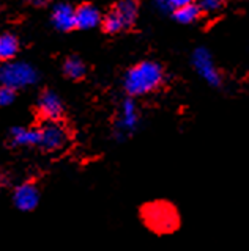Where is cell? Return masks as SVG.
Listing matches in <instances>:
<instances>
[{
	"label": "cell",
	"instance_id": "14",
	"mask_svg": "<svg viewBox=\"0 0 249 251\" xmlns=\"http://www.w3.org/2000/svg\"><path fill=\"white\" fill-rule=\"evenodd\" d=\"M200 10L196 3H191V5H186V6H180L174 10V18L177 22L180 24H185V25H188V24H192L196 22L199 18H200Z\"/></svg>",
	"mask_w": 249,
	"mask_h": 251
},
{
	"label": "cell",
	"instance_id": "17",
	"mask_svg": "<svg viewBox=\"0 0 249 251\" xmlns=\"http://www.w3.org/2000/svg\"><path fill=\"white\" fill-rule=\"evenodd\" d=\"M14 99H16V91L5 85H0V107H6L13 104Z\"/></svg>",
	"mask_w": 249,
	"mask_h": 251
},
{
	"label": "cell",
	"instance_id": "5",
	"mask_svg": "<svg viewBox=\"0 0 249 251\" xmlns=\"http://www.w3.org/2000/svg\"><path fill=\"white\" fill-rule=\"evenodd\" d=\"M192 66L196 73L200 75L202 80H205L213 88H219L222 85V75L219 69L216 68L212 53H210L205 47H199L192 53Z\"/></svg>",
	"mask_w": 249,
	"mask_h": 251
},
{
	"label": "cell",
	"instance_id": "7",
	"mask_svg": "<svg viewBox=\"0 0 249 251\" xmlns=\"http://www.w3.org/2000/svg\"><path fill=\"white\" fill-rule=\"evenodd\" d=\"M13 206L19 212H32L40 204V190L32 182H24L14 187L13 190Z\"/></svg>",
	"mask_w": 249,
	"mask_h": 251
},
{
	"label": "cell",
	"instance_id": "3",
	"mask_svg": "<svg viewBox=\"0 0 249 251\" xmlns=\"http://www.w3.org/2000/svg\"><path fill=\"white\" fill-rule=\"evenodd\" d=\"M38 80L36 69L24 61H6L0 66V85L11 90H21L35 85Z\"/></svg>",
	"mask_w": 249,
	"mask_h": 251
},
{
	"label": "cell",
	"instance_id": "6",
	"mask_svg": "<svg viewBox=\"0 0 249 251\" xmlns=\"http://www.w3.org/2000/svg\"><path fill=\"white\" fill-rule=\"evenodd\" d=\"M66 132L57 121H48L40 127V146L43 151H59L66 143Z\"/></svg>",
	"mask_w": 249,
	"mask_h": 251
},
{
	"label": "cell",
	"instance_id": "13",
	"mask_svg": "<svg viewBox=\"0 0 249 251\" xmlns=\"http://www.w3.org/2000/svg\"><path fill=\"white\" fill-rule=\"evenodd\" d=\"M18 39L13 35H0V61H11L18 53Z\"/></svg>",
	"mask_w": 249,
	"mask_h": 251
},
{
	"label": "cell",
	"instance_id": "19",
	"mask_svg": "<svg viewBox=\"0 0 249 251\" xmlns=\"http://www.w3.org/2000/svg\"><path fill=\"white\" fill-rule=\"evenodd\" d=\"M156 3L161 8H166V10H169V0H156Z\"/></svg>",
	"mask_w": 249,
	"mask_h": 251
},
{
	"label": "cell",
	"instance_id": "8",
	"mask_svg": "<svg viewBox=\"0 0 249 251\" xmlns=\"http://www.w3.org/2000/svg\"><path fill=\"white\" fill-rule=\"evenodd\" d=\"M38 110H40L44 120L57 121L63 115V104H62V99L59 98L57 93L48 90L41 93L40 99H38Z\"/></svg>",
	"mask_w": 249,
	"mask_h": 251
},
{
	"label": "cell",
	"instance_id": "15",
	"mask_svg": "<svg viewBox=\"0 0 249 251\" xmlns=\"http://www.w3.org/2000/svg\"><path fill=\"white\" fill-rule=\"evenodd\" d=\"M85 71H87V68H85L84 61L76 58V57H71L68 58L65 61L63 65V73L66 77L73 78V80H79V78H82L85 75Z\"/></svg>",
	"mask_w": 249,
	"mask_h": 251
},
{
	"label": "cell",
	"instance_id": "18",
	"mask_svg": "<svg viewBox=\"0 0 249 251\" xmlns=\"http://www.w3.org/2000/svg\"><path fill=\"white\" fill-rule=\"evenodd\" d=\"M191 3H196V0H169V10H177V8Z\"/></svg>",
	"mask_w": 249,
	"mask_h": 251
},
{
	"label": "cell",
	"instance_id": "1",
	"mask_svg": "<svg viewBox=\"0 0 249 251\" xmlns=\"http://www.w3.org/2000/svg\"><path fill=\"white\" fill-rule=\"evenodd\" d=\"M164 82V69L156 61H141L124 75L123 86L131 98L147 96Z\"/></svg>",
	"mask_w": 249,
	"mask_h": 251
},
{
	"label": "cell",
	"instance_id": "20",
	"mask_svg": "<svg viewBox=\"0 0 249 251\" xmlns=\"http://www.w3.org/2000/svg\"><path fill=\"white\" fill-rule=\"evenodd\" d=\"M48 2H49V0H33V3H35L36 6H44Z\"/></svg>",
	"mask_w": 249,
	"mask_h": 251
},
{
	"label": "cell",
	"instance_id": "4",
	"mask_svg": "<svg viewBox=\"0 0 249 251\" xmlns=\"http://www.w3.org/2000/svg\"><path fill=\"white\" fill-rule=\"evenodd\" d=\"M139 124H141V113H139L136 102L131 98L124 99L115 121L114 137L117 140H126L129 135H133L137 130Z\"/></svg>",
	"mask_w": 249,
	"mask_h": 251
},
{
	"label": "cell",
	"instance_id": "11",
	"mask_svg": "<svg viewBox=\"0 0 249 251\" xmlns=\"http://www.w3.org/2000/svg\"><path fill=\"white\" fill-rule=\"evenodd\" d=\"M111 13L119 19L122 27L124 28L131 25L137 18V2L136 0H120Z\"/></svg>",
	"mask_w": 249,
	"mask_h": 251
},
{
	"label": "cell",
	"instance_id": "10",
	"mask_svg": "<svg viewBox=\"0 0 249 251\" xmlns=\"http://www.w3.org/2000/svg\"><path fill=\"white\" fill-rule=\"evenodd\" d=\"M52 24L54 27L68 31L76 27V10L66 3H59L52 10Z\"/></svg>",
	"mask_w": 249,
	"mask_h": 251
},
{
	"label": "cell",
	"instance_id": "2",
	"mask_svg": "<svg viewBox=\"0 0 249 251\" xmlns=\"http://www.w3.org/2000/svg\"><path fill=\"white\" fill-rule=\"evenodd\" d=\"M142 217L145 220V225L152 231L158 234H167L177 229L178 226V214L177 210L170 206L169 202L156 201L152 204H147Z\"/></svg>",
	"mask_w": 249,
	"mask_h": 251
},
{
	"label": "cell",
	"instance_id": "12",
	"mask_svg": "<svg viewBox=\"0 0 249 251\" xmlns=\"http://www.w3.org/2000/svg\"><path fill=\"white\" fill-rule=\"evenodd\" d=\"M99 11L93 5H82L76 10V27L93 28L99 24Z\"/></svg>",
	"mask_w": 249,
	"mask_h": 251
},
{
	"label": "cell",
	"instance_id": "9",
	"mask_svg": "<svg viewBox=\"0 0 249 251\" xmlns=\"http://www.w3.org/2000/svg\"><path fill=\"white\" fill-rule=\"evenodd\" d=\"M10 143L14 148H36L40 146V129L35 127H13L10 132Z\"/></svg>",
	"mask_w": 249,
	"mask_h": 251
},
{
	"label": "cell",
	"instance_id": "16",
	"mask_svg": "<svg viewBox=\"0 0 249 251\" xmlns=\"http://www.w3.org/2000/svg\"><path fill=\"white\" fill-rule=\"evenodd\" d=\"M197 6L202 13H218L224 6V0H200Z\"/></svg>",
	"mask_w": 249,
	"mask_h": 251
}]
</instances>
